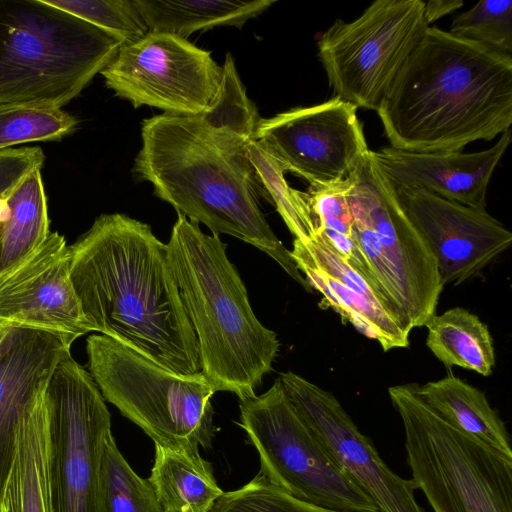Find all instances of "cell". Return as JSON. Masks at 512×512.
Returning <instances> with one entry per match:
<instances>
[{"instance_id": "obj_17", "label": "cell", "mask_w": 512, "mask_h": 512, "mask_svg": "<svg viewBox=\"0 0 512 512\" xmlns=\"http://www.w3.org/2000/svg\"><path fill=\"white\" fill-rule=\"evenodd\" d=\"M290 255L311 290L322 295L319 306L330 308L384 351L409 347V334L372 283L316 235L294 239Z\"/></svg>"}, {"instance_id": "obj_36", "label": "cell", "mask_w": 512, "mask_h": 512, "mask_svg": "<svg viewBox=\"0 0 512 512\" xmlns=\"http://www.w3.org/2000/svg\"><path fill=\"white\" fill-rule=\"evenodd\" d=\"M2 329H3V327H0V335H1V333H2Z\"/></svg>"}, {"instance_id": "obj_35", "label": "cell", "mask_w": 512, "mask_h": 512, "mask_svg": "<svg viewBox=\"0 0 512 512\" xmlns=\"http://www.w3.org/2000/svg\"><path fill=\"white\" fill-rule=\"evenodd\" d=\"M464 5L462 0H430L424 2V19L429 24L450 15Z\"/></svg>"}, {"instance_id": "obj_6", "label": "cell", "mask_w": 512, "mask_h": 512, "mask_svg": "<svg viewBox=\"0 0 512 512\" xmlns=\"http://www.w3.org/2000/svg\"><path fill=\"white\" fill-rule=\"evenodd\" d=\"M349 178L356 240L372 282L411 332L436 314L444 287L436 259L403 211L374 151L365 153Z\"/></svg>"}, {"instance_id": "obj_15", "label": "cell", "mask_w": 512, "mask_h": 512, "mask_svg": "<svg viewBox=\"0 0 512 512\" xmlns=\"http://www.w3.org/2000/svg\"><path fill=\"white\" fill-rule=\"evenodd\" d=\"M394 187L403 211L433 253L444 286L478 276L512 243V233L486 209L418 187Z\"/></svg>"}, {"instance_id": "obj_18", "label": "cell", "mask_w": 512, "mask_h": 512, "mask_svg": "<svg viewBox=\"0 0 512 512\" xmlns=\"http://www.w3.org/2000/svg\"><path fill=\"white\" fill-rule=\"evenodd\" d=\"M71 344L52 333L3 327L0 335V495L14 459L21 423L45 395Z\"/></svg>"}, {"instance_id": "obj_3", "label": "cell", "mask_w": 512, "mask_h": 512, "mask_svg": "<svg viewBox=\"0 0 512 512\" xmlns=\"http://www.w3.org/2000/svg\"><path fill=\"white\" fill-rule=\"evenodd\" d=\"M141 138L132 168L139 181L188 220L255 246L312 291L260 209V197L270 200L248 156L250 140L201 115L167 113L144 119Z\"/></svg>"}, {"instance_id": "obj_25", "label": "cell", "mask_w": 512, "mask_h": 512, "mask_svg": "<svg viewBox=\"0 0 512 512\" xmlns=\"http://www.w3.org/2000/svg\"><path fill=\"white\" fill-rule=\"evenodd\" d=\"M426 346L445 366H458L490 376L495 348L488 326L469 310L454 307L433 315L424 325Z\"/></svg>"}, {"instance_id": "obj_26", "label": "cell", "mask_w": 512, "mask_h": 512, "mask_svg": "<svg viewBox=\"0 0 512 512\" xmlns=\"http://www.w3.org/2000/svg\"><path fill=\"white\" fill-rule=\"evenodd\" d=\"M349 186V177L338 183L309 186L306 193L316 235L353 268L360 271L374 286L356 240L353 215L348 201Z\"/></svg>"}, {"instance_id": "obj_19", "label": "cell", "mask_w": 512, "mask_h": 512, "mask_svg": "<svg viewBox=\"0 0 512 512\" xmlns=\"http://www.w3.org/2000/svg\"><path fill=\"white\" fill-rule=\"evenodd\" d=\"M511 141V130L492 147L472 153L411 152L383 147L375 158L395 186L425 189L442 198L485 209L494 170Z\"/></svg>"}, {"instance_id": "obj_24", "label": "cell", "mask_w": 512, "mask_h": 512, "mask_svg": "<svg viewBox=\"0 0 512 512\" xmlns=\"http://www.w3.org/2000/svg\"><path fill=\"white\" fill-rule=\"evenodd\" d=\"M4 200L8 216L0 225V274L29 256L51 232L41 168L26 174Z\"/></svg>"}, {"instance_id": "obj_33", "label": "cell", "mask_w": 512, "mask_h": 512, "mask_svg": "<svg viewBox=\"0 0 512 512\" xmlns=\"http://www.w3.org/2000/svg\"><path fill=\"white\" fill-rule=\"evenodd\" d=\"M211 512H343L297 499L260 472L238 489L224 492Z\"/></svg>"}, {"instance_id": "obj_2", "label": "cell", "mask_w": 512, "mask_h": 512, "mask_svg": "<svg viewBox=\"0 0 512 512\" xmlns=\"http://www.w3.org/2000/svg\"><path fill=\"white\" fill-rule=\"evenodd\" d=\"M377 114L390 147L459 152L512 124V56L429 26Z\"/></svg>"}, {"instance_id": "obj_20", "label": "cell", "mask_w": 512, "mask_h": 512, "mask_svg": "<svg viewBox=\"0 0 512 512\" xmlns=\"http://www.w3.org/2000/svg\"><path fill=\"white\" fill-rule=\"evenodd\" d=\"M0 512H52L50 433L45 395L24 417Z\"/></svg>"}, {"instance_id": "obj_31", "label": "cell", "mask_w": 512, "mask_h": 512, "mask_svg": "<svg viewBox=\"0 0 512 512\" xmlns=\"http://www.w3.org/2000/svg\"><path fill=\"white\" fill-rule=\"evenodd\" d=\"M215 127L233 132L247 140L254 139L260 120L257 108L248 98L237 72L234 59L226 54L218 93L208 111L199 114Z\"/></svg>"}, {"instance_id": "obj_10", "label": "cell", "mask_w": 512, "mask_h": 512, "mask_svg": "<svg viewBox=\"0 0 512 512\" xmlns=\"http://www.w3.org/2000/svg\"><path fill=\"white\" fill-rule=\"evenodd\" d=\"M422 0H377L350 22L336 20L317 42L334 96L377 111L429 27Z\"/></svg>"}, {"instance_id": "obj_14", "label": "cell", "mask_w": 512, "mask_h": 512, "mask_svg": "<svg viewBox=\"0 0 512 512\" xmlns=\"http://www.w3.org/2000/svg\"><path fill=\"white\" fill-rule=\"evenodd\" d=\"M278 378L296 412L330 459L380 512H427L416 500L413 481L388 467L333 393L294 372L281 373Z\"/></svg>"}, {"instance_id": "obj_4", "label": "cell", "mask_w": 512, "mask_h": 512, "mask_svg": "<svg viewBox=\"0 0 512 512\" xmlns=\"http://www.w3.org/2000/svg\"><path fill=\"white\" fill-rule=\"evenodd\" d=\"M166 245L196 336L202 374L215 392H232L239 400L255 396L280 343L254 314L226 244L178 214Z\"/></svg>"}, {"instance_id": "obj_29", "label": "cell", "mask_w": 512, "mask_h": 512, "mask_svg": "<svg viewBox=\"0 0 512 512\" xmlns=\"http://www.w3.org/2000/svg\"><path fill=\"white\" fill-rule=\"evenodd\" d=\"M78 120L61 108L40 104H0V151L11 146L59 141L74 132Z\"/></svg>"}, {"instance_id": "obj_21", "label": "cell", "mask_w": 512, "mask_h": 512, "mask_svg": "<svg viewBox=\"0 0 512 512\" xmlns=\"http://www.w3.org/2000/svg\"><path fill=\"white\" fill-rule=\"evenodd\" d=\"M416 391L423 402L451 426L512 458L506 425L483 391L453 374L417 384Z\"/></svg>"}, {"instance_id": "obj_8", "label": "cell", "mask_w": 512, "mask_h": 512, "mask_svg": "<svg viewBox=\"0 0 512 512\" xmlns=\"http://www.w3.org/2000/svg\"><path fill=\"white\" fill-rule=\"evenodd\" d=\"M86 349L103 398L155 444L195 452L211 447L215 391L202 372L175 374L103 334L90 335Z\"/></svg>"}, {"instance_id": "obj_22", "label": "cell", "mask_w": 512, "mask_h": 512, "mask_svg": "<svg viewBox=\"0 0 512 512\" xmlns=\"http://www.w3.org/2000/svg\"><path fill=\"white\" fill-rule=\"evenodd\" d=\"M148 480L165 512H211L224 493L199 452L157 444Z\"/></svg>"}, {"instance_id": "obj_13", "label": "cell", "mask_w": 512, "mask_h": 512, "mask_svg": "<svg viewBox=\"0 0 512 512\" xmlns=\"http://www.w3.org/2000/svg\"><path fill=\"white\" fill-rule=\"evenodd\" d=\"M254 139L309 186L344 181L369 150L357 107L336 96L260 118Z\"/></svg>"}, {"instance_id": "obj_28", "label": "cell", "mask_w": 512, "mask_h": 512, "mask_svg": "<svg viewBox=\"0 0 512 512\" xmlns=\"http://www.w3.org/2000/svg\"><path fill=\"white\" fill-rule=\"evenodd\" d=\"M247 153L270 203L274 204L294 239L308 241L316 236V227L306 192L292 188L285 179L283 167L252 139Z\"/></svg>"}, {"instance_id": "obj_9", "label": "cell", "mask_w": 512, "mask_h": 512, "mask_svg": "<svg viewBox=\"0 0 512 512\" xmlns=\"http://www.w3.org/2000/svg\"><path fill=\"white\" fill-rule=\"evenodd\" d=\"M240 425L255 447L260 473L291 496L343 512H380L327 455L296 412L279 378L239 402Z\"/></svg>"}, {"instance_id": "obj_11", "label": "cell", "mask_w": 512, "mask_h": 512, "mask_svg": "<svg viewBox=\"0 0 512 512\" xmlns=\"http://www.w3.org/2000/svg\"><path fill=\"white\" fill-rule=\"evenodd\" d=\"M52 512H103L100 466L111 416L90 372L68 352L45 392Z\"/></svg>"}, {"instance_id": "obj_1", "label": "cell", "mask_w": 512, "mask_h": 512, "mask_svg": "<svg viewBox=\"0 0 512 512\" xmlns=\"http://www.w3.org/2000/svg\"><path fill=\"white\" fill-rule=\"evenodd\" d=\"M69 252L71 281L91 331L175 374L201 373L167 245L150 225L121 213L102 214Z\"/></svg>"}, {"instance_id": "obj_12", "label": "cell", "mask_w": 512, "mask_h": 512, "mask_svg": "<svg viewBox=\"0 0 512 512\" xmlns=\"http://www.w3.org/2000/svg\"><path fill=\"white\" fill-rule=\"evenodd\" d=\"M116 96L135 108L156 107L167 114L195 116L209 110L222 80L211 52L187 39L148 32L122 45L100 73Z\"/></svg>"}, {"instance_id": "obj_27", "label": "cell", "mask_w": 512, "mask_h": 512, "mask_svg": "<svg viewBox=\"0 0 512 512\" xmlns=\"http://www.w3.org/2000/svg\"><path fill=\"white\" fill-rule=\"evenodd\" d=\"M100 484L103 512H165L150 481L132 469L112 433L103 447Z\"/></svg>"}, {"instance_id": "obj_7", "label": "cell", "mask_w": 512, "mask_h": 512, "mask_svg": "<svg viewBox=\"0 0 512 512\" xmlns=\"http://www.w3.org/2000/svg\"><path fill=\"white\" fill-rule=\"evenodd\" d=\"M416 386L388 388L416 489L434 512H512V458L444 421Z\"/></svg>"}, {"instance_id": "obj_32", "label": "cell", "mask_w": 512, "mask_h": 512, "mask_svg": "<svg viewBox=\"0 0 512 512\" xmlns=\"http://www.w3.org/2000/svg\"><path fill=\"white\" fill-rule=\"evenodd\" d=\"M448 32L512 56V1H480L457 15Z\"/></svg>"}, {"instance_id": "obj_30", "label": "cell", "mask_w": 512, "mask_h": 512, "mask_svg": "<svg viewBox=\"0 0 512 512\" xmlns=\"http://www.w3.org/2000/svg\"><path fill=\"white\" fill-rule=\"evenodd\" d=\"M44 1L107 32L122 45L133 43L149 32L134 0Z\"/></svg>"}, {"instance_id": "obj_5", "label": "cell", "mask_w": 512, "mask_h": 512, "mask_svg": "<svg viewBox=\"0 0 512 512\" xmlns=\"http://www.w3.org/2000/svg\"><path fill=\"white\" fill-rule=\"evenodd\" d=\"M121 46L107 32L44 0H0V104L62 109Z\"/></svg>"}, {"instance_id": "obj_23", "label": "cell", "mask_w": 512, "mask_h": 512, "mask_svg": "<svg viewBox=\"0 0 512 512\" xmlns=\"http://www.w3.org/2000/svg\"><path fill=\"white\" fill-rule=\"evenodd\" d=\"M149 32L187 38L215 27L242 28L275 0H134Z\"/></svg>"}, {"instance_id": "obj_16", "label": "cell", "mask_w": 512, "mask_h": 512, "mask_svg": "<svg viewBox=\"0 0 512 512\" xmlns=\"http://www.w3.org/2000/svg\"><path fill=\"white\" fill-rule=\"evenodd\" d=\"M0 327L46 331L71 345L91 331L71 281L69 246L58 232L0 274Z\"/></svg>"}, {"instance_id": "obj_34", "label": "cell", "mask_w": 512, "mask_h": 512, "mask_svg": "<svg viewBox=\"0 0 512 512\" xmlns=\"http://www.w3.org/2000/svg\"><path fill=\"white\" fill-rule=\"evenodd\" d=\"M44 159L38 146L0 151V197L4 198L30 171L42 168Z\"/></svg>"}]
</instances>
